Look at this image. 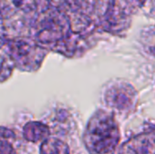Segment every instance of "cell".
<instances>
[{
    "instance_id": "cell-1",
    "label": "cell",
    "mask_w": 155,
    "mask_h": 154,
    "mask_svg": "<svg viewBox=\"0 0 155 154\" xmlns=\"http://www.w3.org/2000/svg\"><path fill=\"white\" fill-rule=\"evenodd\" d=\"M85 142L94 153H107L114 150L119 142V129L114 117L104 112L94 116L86 130Z\"/></svg>"
},
{
    "instance_id": "cell-2",
    "label": "cell",
    "mask_w": 155,
    "mask_h": 154,
    "mask_svg": "<svg viewBox=\"0 0 155 154\" xmlns=\"http://www.w3.org/2000/svg\"><path fill=\"white\" fill-rule=\"evenodd\" d=\"M116 154H155V132L143 133L129 140Z\"/></svg>"
},
{
    "instance_id": "cell-3",
    "label": "cell",
    "mask_w": 155,
    "mask_h": 154,
    "mask_svg": "<svg viewBox=\"0 0 155 154\" xmlns=\"http://www.w3.org/2000/svg\"><path fill=\"white\" fill-rule=\"evenodd\" d=\"M42 154H68L67 146L61 141L52 139L45 141L41 149Z\"/></svg>"
},
{
    "instance_id": "cell-4",
    "label": "cell",
    "mask_w": 155,
    "mask_h": 154,
    "mask_svg": "<svg viewBox=\"0 0 155 154\" xmlns=\"http://www.w3.org/2000/svg\"><path fill=\"white\" fill-rule=\"evenodd\" d=\"M25 135L27 140L35 142L47 135V129L41 123H28V125H26L25 128Z\"/></svg>"
},
{
    "instance_id": "cell-5",
    "label": "cell",
    "mask_w": 155,
    "mask_h": 154,
    "mask_svg": "<svg viewBox=\"0 0 155 154\" xmlns=\"http://www.w3.org/2000/svg\"><path fill=\"white\" fill-rule=\"evenodd\" d=\"M0 154H15V152L10 144L0 141Z\"/></svg>"
}]
</instances>
